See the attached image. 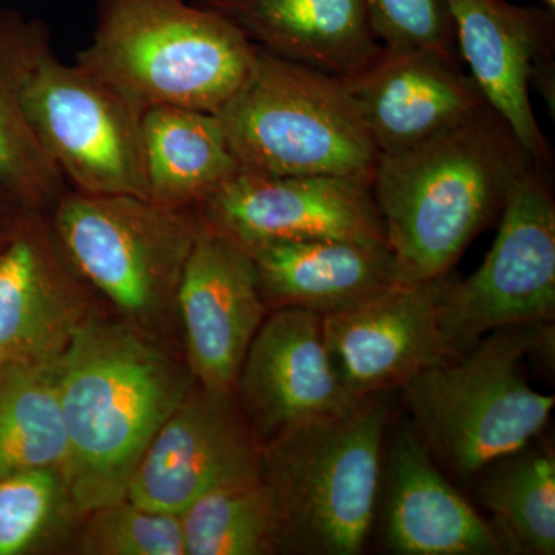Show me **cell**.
<instances>
[{"mask_svg": "<svg viewBox=\"0 0 555 555\" xmlns=\"http://www.w3.org/2000/svg\"><path fill=\"white\" fill-rule=\"evenodd\" d=\"M64 478L79 516L126 499L159 427L193 383L139 327L83 318L57 361Z\"/></svg>", "mask_w": 555, "mask_h": 555, "instance_id": "obj_1", "label": "cell"}, {"mask_svg": "<svg viewBox=\"0 0 555 555\" xmlns=\"http://www.w3.org/2000/svg\"><path fill=\"white\" fill-rule=\"evenodd\" d=\"M532 164L491 107L418 147L379 155L371 190L403 280L448 276Z\"/></svg>", "mask_w": 555, "mask_h": 555, "instance_id": "obj_2", "label": "cell"}, {"mask_svg": "<svg viewBox=\"0 0 555 555\" xmlns=\"http://www.w3.org/2000/svg\"><path fill=\"white\" fill-rule=\"evenodd\" d=\"M382 396L364 398L345 414L302 420L262 444L276 553H361L382 480L389 418Z\"/></svg>", "mask_w": 555, "mask_h": 555, "instance_id": "obj_3", "label": "cell"}, {"mask_svg": "<svg viewBox=\"0 0 555 555\" xmlns=\"http://www.w3.org/2000/svg\"><path fill=\"white\" fill-rule=\"evenodd\" d=\"M258 47L192 0H98L76 64L142 113L181 107L217 113L240 89Z\"/></svg>", "mask_w": 555, "mask_h": 555, "instance_id": "obj_4", "label": "cell"}, {"mask_svg": "<svg viewBox=\"0 0 555 555\" xmlns=\"http://www.w3.org/2000/svg\"><path fill=\"white\" fill-rule=\"evenodd\" d=\"M543 324L491 332L401 387L416 436L456 476L485 473L546 426L555 397L537 392L524 369L525 358L550 339Z\"/></svg>", "mask_w": 555, "mask_h": 555, "instance_id": "obj_5", "label": "cell"}, {"mask_svg": "<svg viewBox=\"0 0 555 555\" xmlns=\"http://www.w3.org/2000/svg\"><path fill=\"white\" fill-rule=\"evenodd\" d=\"M243 173L334 177L371 184L378 150L337 76L257 49L217 113Z\"/></svg>", "mask_w": 555, "mask_h": 555, "instance_id": "obj_6", "label": "cell"}, {"mask_svg": "<svg viewBox=\"0 0 555 555\" xmlns=\"http://www.w3.org/2000/svg\"><path fill=\"white\" fill-rule=\"evenodd\" d=\"M47 215L73 269L120 312L149 320L175 305L198 232L196 211L67 189Z\"/></svg>", "mask_w": 555, "mask_h": 555, "instance_id": "obj_7", "label": "cell"}, {"mask_svg": "<svg viewBox=\"0 0 555 555\" xmlns=\"http://www.w3.org/2000/svg\"><path fill=\"white\" fill-rule=\"evenodd\" d=\"M554 309L553 175L532 164L507 195L483 264L466 280L440 281L438 327L455 358L499 328L547 323Z\"/></svg>", "mask_w": 555, "mask_h": 555, "instance_id": "obj_8", "label": "cell"}, {"mask_svg": "<svg viewBox=\"0 0 555 555\" xmlns=\"http://www.w3.org/2000/svg\"><path fill=\"white\" fill-rule=\"evenodd\" d=\"M39 141L69 189L149 199L142 115L82 65L50 50L25 94Z\"/></svg>", "mask_w": 555, "mask_h": 555, "instance_id": "obj_9", "label": "cell"}, {"mask_svg": "<svg viewBox=\"0 0 555 555\" xmlns=\"http://www.w3.org/2000/svg\"><path fill=\"white\" fill-rule=\"evenodd\" d=\"M233 393L192 385L139 460L127 499L181 516L215 489L259 480L262 444Z\"/></svg>", "mask_w": 555, "mask_h": 555, "instance_id": "obj_10", "label": "cell"}, {"mask_svg": "<svg viewBox=\"0 0 555 555\" xmlns=\"http://www.w3.org/2000/svg\"><path fill=\"white\" fill-rule=\"evenodd\" d=\"M248 248L280 241H386L369 182L241 173L196 210Z\"/></svg>", "mask_w": 555, "mask_h": 555, "instance_id": "obj_11", "label": "cell"}, {"mask_svg": "<svg viewBox=\"0 0 555 555\" xmlns=\"http://www.w3.org/2000/svg\"><path fill=\"white\" fill-rule=\"evenodd\" d=\"M460 56L489 107L514 131L539 166L553 167V152L532 109L537 82L554 105V13L507 0H448Z\"/></svg>", "mask_w": 555, "mask_h": 555, "instance_id": "obj_12", "label": "cell"}, {"mask_svg": "<svg viewBox=\"0 0 555 555\" xmlns=\"http://www.w3.org/2000/svg\"><path fill=\"white\" fill-rule=\"evenodd\" d=\"M175 308L193 379L215 392H235L244 358L269 308L250 254L199 217Z\"/></svg>", "mask_w": 555, "mask_h": 555, "instance_id": "obj_13", "label": "cell"}, {"mask_svg": "<svg viewBox=\"0 0 555 555\" xmlns=\"http://www.w3.org/2000/svg\"><path fill=\"white\" fill-rule=\"evenodd\" d=\"M379 155L418 147L489 107L460 60L436 50L387 49L343 79Z\"/></svg>", "mask_w": 555, "mask_h": 555, "instance_id": "obj_14", "label": "cell"}, {"mask_svg": "<svg viewBox=\"0 0 555 555\" xmlns=\"http://www.w3.org/2000/svg\"><path fill=\"white\" fill-rule=\"evenodd\" d=\"M235 390L261 444L286 427L356 409L328 358L323 317L298 308L273 309L251 339Z\"/></svg>", "mask_w": 555, "mask_h": 555, "instance_id": "obj_15", "label": "cell"}, {"mask_svg": "<svg viewBox=\"0 0 555 555\" xmlns=\"http://www.w3.org/2000/svg\"><path fill=\"white\" fill-rule=\"evenodd\" d=\"M441 280L401 283L363 305L323 317L332 366L353 397L403 387L451 360L437 320Z\"/></svg>", "mask_w": 555, "mask_h": 555, "instance_id": "obj_16", "label": "cell"}, {"mask_svg": "<svg viewBox=\"0 0 555 555\" xmlns=\"http://www.w3.org/2000/svg\"><path fill=\"white\" fill-rule=\"evenodd\" d=\"M83 286L49 215L25 211L0 251V364L60 357L86 318Z\"/></svg>", "mask_w": 555, "mask_h": 555, "instance_id": "obj_17", "label": "cell"}, {"mask_svg": "<svg viewBox=\"0 0 555 555\" xmlns=\"http://www.w3.org/2000/svg\"><path fill=\"white\" fill-rule=\"evenodd\" d=\"M247 251L269 309L298 308L326 317L406 283L385 241H280Z\"/></svg>", "mask_w": 555, "mask_h": 555, "instance_id": "obj_18", "label": "cell"}, {"mask_svg": "<svg viewBox=\"0 0 555 555\" xmlns=\"http://www.w3.org/2000/svg\"><path fill=\"white\" fill-rule=\"evenodd\" d=\"M386 542L401 555H494L509 550L438 470L414 427H398L393 436Z\"/></svg>", "mask_w": 555, "mask_h": 555, "instance_id": "obj_19", "label": "cell"}, {"mask_svg": "<svg viewBox=\"0 0 555 555\" xmlns=\"http://www.w3.org/2000/svg\"><path fill=\"white\" fill-rule=\"evenodd\" d=\"M235 25L259 49L349 78L382 49L364 0H192Z\"/></svg>", "mask_w": 555, "mask_h": 555, "instance_id": "obj_20", "label": "cell"}, {"mask_svg": "<svg viewBox=\"0 0 555 555\" xmlns=\"http://www.w3.org/2000/svg\"><path fill=\"white\" fill-rule=\"evenodd\" d=\"M50 50L46 22L0 7V188L46 214L69 188L33 129L25 94Z\"/></svg>", "mask_w": 555, "mask_h": 555, "instance_id": "obj_21", "label": "cell"}, {"mask_svg": "<svg viewBox=\"0 0 555 555\" xmlns=\"http://www.w3.org/2000/svg\"><path fill=\"white\" fill-rule=\"evenodd\" d=\"M142 149L149 201L196 211L241 173L215 113L155 107L142 115Z\"/></svg>", "mask_w": 555, "mask_h": 555, "instance_id": "obj_22", "label": "cell"}, {"mask_svg": "<svg viewBox=\"0 0 555 555\" xmlns=\"http://www.w3.org/2000/svg\"><path fill=\"white\" fill-rule=\"evenodd\" d=\"M60 357L0 364V477L36 467H56L64 474L67 433Z\"/></svg>", "mask_w": 555, "mask_h": 555, "instance_id": "obj_23", "label": "cell"}, {"mask_svg": "<svg viewBox=\"0 0 555 555\" xmlns=\"http://www.w3.org/2000/svg\"><path fill=\"white\" fill-rule=\"evenodd\" d=\"M481 503L496 518L509 550L555 553V459L551 449H532L486 467Z\"/></svg>", "mask_w": 555, "mask_h": 555, "instance_id": "obj_24", "label": "cell"}, {"mask_svg": "<svg viewBox=\"0 0 555 555\" xmlns=\"http://www.w3.org/2000/svg\"><path fill=\"white\" fill-rule=\"evenodd\" d=\"M179 517L185 555L276 553L275 517L261 478L215 489Z\"/></svg>", "mask_w": 555, "mask_h": 555, "instance_id": "obj_25", "label": "cell"}, {"mask_svg": "<svg viewBox=\"0 0 555 555\" xmlns=\"http://www.w3.org/2000/svg\"><path fill=\"white\" fill-rule=\"evenodd\" d=\"M80 553L91 555H185L181 517L139 506L131 500L87 514Z\"/></svg>", "mask_w": 555, "mask_h": 555, "instance_id": "obj_26", "label": "cell"}, {"mask_svg": "<svg viewBox=\"0 0 555 555\" xmlns=\"http://www.w3.org/2000/svg\"><path fill=\"white\" fill-rule=\"evenodd\" d=\"M65 505L72 503L64 474L56 467L0 477V555L28 553Z\"/></svg>", "mask_w": 555, "mask_h": 555, "instance_id": "obj_27", "label": "cell"}, {"mask_svg": "<svg viewBox=\"0 0 555 555\" xmlns=\"http://www.w3.org/2000/svg\"><path fill=\"white\" fill-rule=\"evenodd\" d=\"M364 7L383 47L436 50L460 60L448 0H364Z\"/></svg>", "mask_w": 555, "mask_h": 555, "instance_id": "obj_28", "label": "cell"}, {"mask_svg": "<svg viewBox=\"0 0 555 555\" xmlns=\"http://www.w3.org/2000/svg\"><path fill=\"white\" fill-rule=\"evenodd\" d=\"M27 210L11 193L0 188V251L9 244Z\"/></svg>", "mask_w": 555, "mask_h": 555, "instance_id": "obj_29", "label": "cell"}, {"mask_svg": "<svg viewBox=\"0 0 555 555\" xmlns=\"http://www.w3.org/2000/svg\"><path fill=\"white\" fill-rule=\"evenodd\" d=\"M547 5L551 7V9H554L555 0H546Z\"/></svg>", "mask_w": 555, "mask_h": 555, "instance_id": "obj_30", "label": "cell"}]
</instances>
